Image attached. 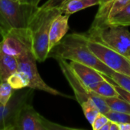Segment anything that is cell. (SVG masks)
I'll return each instance as SVG.
<instances>
[{"label":"cell","mask_w":130,"mask_h":130,"mask_svg":"<svg viewBox=\"0 0 130 130\" xmlns=\"http://www.w3.org/2000/svg\"><path fill=\"white\" fill-rule=\"evenodd\" d=\"M74 130L80 129L61 126L51 122L39 113L32 106V103L25 104L19 111L14 130Z\"/></svg>","instance_id":"6"},{"label":"cell","mask_w":130,"mask_h":130,"mask_svg":"<svg viewBox=\"0 0 130 130\" xmlns=\"http://www.w3.org/2000/svg\"><path fill=\"white\" fill-rule=\"evenodd\" d=\"M104 99L107 103L110 110L130 114V104L120 96L113 98H104Z\"/></svg>","instance_id":"18"},{"label":"cell","mask_w":130,"mask_h":130,"mask_svg":"<svg viewBox=\"0 0 130 130\" xmlns=\"http://www.w3.org/2000/svg\"><path fill=\"white\" fill-rule=\"evenodd\" d=\"M110 120L107 123H106V124L101 128V129L100 130H110Z\"/></svg>","instance_id":"30"},{"label":"cell","mask_w":130,"mask_h":130,"mask_svg":"<svg viewBox=\"0 0 130 130\" xmlns=\"http://www.w3.org/2000/svg\"><path fill=\"white\" fill-rule=\"evenodd\" d=\"M38 6L16 0H0V31L5 34L11 28H25Z\"/></svg>","instance_id":"3"},{"label":"cell","mask_w":130,"mask_h":130,"mask_svg":"<svg viewBox=\"0 0 130 130\" xmlns=\"http://www.w3.org/2000/svg\"><path fill=\"white\" fill-rule=\"evenodd\" d=\"M62 13L59 8H45L38 7L32 17L28 28L32 39V49L38 62H42L48 58L49 32L52 21Z\"/></svg>","instance_id":"2"},{"label":"cell","mask_w":130,"mask_h":130,"mask_svg":"<svg viewBox=\"0 0 130 130\" xmlns=\"http://www.w3.org/2000/svg\"><path fill=\"white\" fill-rule=\"evenodd\" d=\"M20 1L22 2H25V3L34 5L35 6H38V4H39L41 0H20Z\"/></svg>","instance_id":"28"},{"label":"cell","mask_w":130,"mask_h":130,"mask_svg":"<svg viewBox=\"0 0 130 130\" xmlns=\"http://www.w3.org/2000/svg\"><path fill=\"white\" fill-rule=\"evenodd\" d=\"M104 24V23H103ZM107 24L123 27L130 26V1L129 3L116 15L110 18Z\"/></svg>","instance_id":"17"},{"label":"cell","mask_w":130,"mask_h":130,"mask_svg":"<svg viewBox=\"0 0 130 130\" xmlns=\"http://www.w3.org/2000/svg\"><path fill=\"white\" fill-rule=\"evenodd\" d=\"M69 0H48L44 4H43L41 7L45 8H60L64 3H66Z\"/></svg>","instance_id":"26"},{"label":"cell","mask_w":130,"mask_h":130,"mask_svg":"<svg viewBox=\"0 0 130 130\" xmlns=\"http://www.w3.org/2000/svg\"><path fill=\"white\" fill-rule=\"evenodd\" d=\"M16 1H20V0H16Z\"/></svg>","instance_id":"33"},{"label":"cell","mask_w":130,"mask_h":130,"mask_svg":"<svg viewBox=\"0 0 130 130\" xmlns=\"http://www.w3.org/2000/svg\"><path fill=\"white\" fill-rule=\"evenodd\" d=\"M34 91L30 88L15 90L7 104H0V130H14L20 110L25 104L32 103Z\"/></svg>","instance_id":"5"},{"label":"cell","mask_w":130,"mask_h":130,"mask_svg":"<svg viewBox=\"0 0 130 130\" xmlns=\"http://www.w3.org/2000/svg\"><path fill=\"white\" fill-rule=\"evenodd\" d=\"M110 130H120V124L116 123V122H113L110 120Z\"/></svg>","instance_id":"27"},{"label":"cell","mask_w":130,"mask_h":130,"mask_svg":"<svg viewBox=\"0 0 130 130\" xmlns=\"http://www.w3.org/2000/svg\"><path fill=\"white\" fill-rule=\"evenodd\" d=\"M16 58L18 64V70L24 72L29 80L28 88H32L34 90L42 91L52 95L71 98L70 96L60 92L59 91L50 87L44 82V81L42 79L38 72L36 64L37 59L34 55L33 50L27 51L16 56Z\"/></svg>","instance_id":"8"},{"label":"cell","mask_w":130,"mask_h":130,"mask_svg":"<svg viewBox=\"0 0 130 130\" xmlns=\"http://www.w3.org/2000/svg\"><path fill=\"white\" fill-rule=\"evenodd\" d=\"M109 121L110 120L106 114L100 113L93 122V123L91 124L92 129L93 130H100L101 128Z\"/></svg>","instance_id":"24"},{"label":"cell","mask_w":130,"mask_h":130,"mask_svg":"<svg viewBox=\"0 0 130 130\" xmlns=\"http://www.w3.org/2000/svg\"><path fill=\"white\" fill-rule=\"evenodd\" d=\"M7 82L14 90H20L29 87V80L27 75L18 70L11 75Z\"/></svg>","instance_id":"19"},{"label":"cell","mask_w":130,"mask_h":130,"mask_svg":"<svg viewBox=\"0 0 130 130\" xmlns=\"http://www.w3.org/2000/svg\"><path fill=\"white\" fill-rule=\"evenodd\" d=\"M105 77V80L100 82L99 84H97L92 90V91H93L94 93L103 97V98H113V97H119V94L117 92V91L115 88L114 85L109 81L106 76Z\"/></svg>","instance_id":"16"},{"label":"cell","mask_w":130,"mask_h":130,"mask_svg":"<svg viewBox=\"0 0 130 130\" xmlns=\"http://www.w3.org/2000/svg\"><path fill=\"white\" fill-rule=\"evenodd\" d=\"M120 130H130V123H122L120 124Z\"/></svg>","instance_id":"29"},{"label":"cell","mask_w":130,"mask_h":130,"mask_svg":"<svg viewBox=\"0 0 130 130\" xmlns=\"http://www.w3.org/2000/svg\"><path fill=\"white\" fill-rule=\"evenodd\" d=\"M15 91V90L11 88L7 81L0 82V104H7L12 97Z\"/></svg>","instance_id":"21"},{"label":"cell","mask_w":130,"mask_h":130,"mask_svg":"<svg viewBox=\"0 0 130 130\" xmlns=\"http://www.w3.org/2000/svg\"><path fill=\"white\" fill-rule=\"evenodd\" d=\"M87 46L91 52L107 66L120 74L130 76V59L98 42L87 35Z\"/></svg>","instance_id":"7"},{"label":"cell","mask_w":130,"mask_h":130,"mask_svg":"<svg viewBox=\"0 0 130 130\" xmlns=\"http://www.w3.org/2000/svg\"><path fill=\"white\" fill-rule=\"evenodd\" d=\"M0 50L13 56L33 50L31 31L28 27L11 28L2 37Z\"/></svg>","instance_id":"9"},{"label":"cell","mask_w":130,"mask_h":130,"mask_svg":"<svg viewBox=\"0 0 130 130\" xmlns=\"http://www.w3.org/2000/svg\"><path fill=\"white\" fill-rule=\"evenodd\" d=\"M99 1H100L99 6L100 7V6H103V5H104L107 4V3H108V2H111L112 0H99Z\"/></svg>","instance_id":"31"},{"label":"cell","mask_w":130,"mask_h":130,"mask_svg":"<svg viewBox=\"0 0 130 130\" xmlns=\"http://www.w3.org/2000/svg\"><path fill=\"white\" fill-rule=\"evenodd\" d=\"M68 14L61 13L52 21L49 32V52L67 35L69 30Z\"/></svg>","instance_id":"12"},{"label":"cell","mask_w":130,"mask_h":130,"mask_svg":"<svg viewBox=\"0 0 130 130\" xmlns=\"http://www.w3.org/2000/svg\"><path fill=\"white\" fill-rule=\"evenodd\" d=\"M80 106L86 119L90 123V124H92L97 115L100 113L99 109L97 107L92 100H89L83 103Z\"/></svg>","instance_id":"20"},{"label":"cell","mask_w":130,"mask_h":130,"mask_svg":"<svg viewBox=\"0 0 130 130\" xmlns=\"http://www.w3.org/2000/svg\"><path fill=\"white\" fill-rule=\"evenodd\" d=\"M69 64L78 78L89 90H92L97 84L105 80L103 74L90 66L73 61Z\"/></svg>","instance_id":"11"},{"label":"cell","mask_w":130,"mask_h":130,"mask_svg":"<svg viewBox=\"0 0 130 130\" xmlns=\"http://www.w3.org/2000/svg\"><path fill=\"white\" fill-rule=\"evenodd\" d=\"M113 82L126 91L130 92V76L124 74H120L116 72H113L112 75L110 77Z\"/></svg>","instance_id":"22"},{"label":"cell","mask_w":130,"mask_h":130,"mask_svg":"<svg viewBox=\"0 0 130 130\" xmlns=\"http://www.w3.org/2000/svg\"><path fill=\"white\" fill-rule=\"evenodd\" d=\"M87 35L130 59V32L126 27L107 23L92 24Z\"/></svg>","instance_id":"4"},{"label":"cell","mask_w":130,"mask_h":130,"mask_svg":"<svg viewBox=\"0 0 130 130\" xmlns=\"http://www.w3.org/2000/svg\"><path fill=\"white\" fill-rule=\"evenodd\" d=\"M55 59L57 61L61 72L72 88L76 101L79 103V104L81 105L83 103L91 100L92 91L84 86V85L76 75L67 60L62 58H55Z\"/></svg>","instance_id":"10"},{"label":"cell","mask_w":130,"mask_h":130,"mask_svg":"<svg viewBox=\"0 0 130 130\" xmlns=\"http://www.w3.org/2000/svg\"><path fill=\"white\" fill-rule=\"evenodd\" d=\"M106 78H107L109 81H110V82L114 85L115 88H116V90L117 91V92H118V94H119V96H120V98H122L123 99H124L126 101H127L129 104H130V92L126 91L125 89H123V88H121V87L119 86L118 85L115 84V83L113 82V81L111 78H110L109 77L106 76Z\"/></svg>","instance_id":"25"},{"label":"cell","mask_w":130,"mask_h":130,"mask_svg":"<svg viewBox=\"0 0 130 130\" xmlns=\"http://www.w3.org/2000/svg\"><path fill=\"white\" fill-rule=\"evenodd\" d=\"M99 0H69L59 8L63 14L70 15L87 8L99 5Z\"/></svg>","instance_id":"15"},{"label":"cell","mask_w":130,"mask_h":130,"mask_svg":"<svg viewBox=\"0 0 130 130\" xmlns=\"http://www.w3.org/2000/svg\"><path fill=\"white\" fill-rule=\"evenodd\" d=\"M2 34L1 31H0V41L2 40Z\"/></svg>","instance_id":"32"},{"label":"cell","mask_w":130,"mask_h":130,"mask_svg":"<svg viewBox=\"0 0 130 130\" xmlns=\"http://www.w3.org/2000/svg\"><path fill=\"white\" fill-rule=\"evenodd\" d=\"M18 69L17 58L0 50V82H6L11 75L18 71Z\"/></svg>","instance_id":"14"},{"label":"cell","mask_w":130,"mask_h":130,"mask_svg":"<svg viewBox=\"0 0 130 130\" xmlns=\"http://www.w3.org/2000/svg\"><path fill=\"white\" fill-rule=\"evenodd\" d=\"M106 115L110 120L113 122H116L119 124L130 123V114L129 113L110 110L107 113H106Z\"/></svg>","instance_id":"23"},{"label":"cell","mask_w":130,"mask_h":130,"mask_svg":"<svg viewBox=\"0 0 130 130\" xmlns=\"http://www.w3.org/2000/svg\"><path fill=\"white\" fill-rule=\"evenodd\" d=\"M130 0H112L107 4L100 6L95 17L93 25H98L107 23V21L119 13Z\"/></svg>","instance_id":"13"},{"label":"cell","mask_w":130,"mask_h":130,"mask_svg":"<svg viewBox=\"0 0 130 130\" xmlns=\"http://www.w3.org/2000/svg\"><path fill=\"white\" fill-rule=\"evenodd\" d=\"M48 57L62 58L87 65L109 78L114 72L103 64L89 49L87 34L73 33L66 35L49 52Z\"/></svg>","instance_id":"1"}]
</instances>
